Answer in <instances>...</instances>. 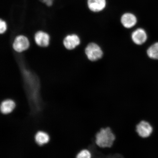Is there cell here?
<instances>
[{
	"mask_svg": "<svg viewBox=\"0 0 158 158\" xmlns=\"http://www.w3.org/2000/svg\"><path fill=\"white\" fill-rule=\"evenodd\" d=\"M116 139L115 134L110 127H102L95 136V143L101 148H110L113 146Z\"/></svg>",
	"mask_w": 158,
	"mask_h": 158,
	"instance_id": "6da1fadb",
	"label": "cell"
},
{
	"mask_svg": "<svg viewBox=\"0 0 158 158\" xmlns=\"http://www.w3.org/2000/svg\"><path fill=\"white\" fill-rule=\"evenodd\" d=\"M88 58L90 61H96L101 58L103 52L100 47L94 43H90L86 47L85 50Z\"/></svg>",
	"mask_w": 158,
	"mask_h": 158,
	"instance_id": "7a4b0ae2",
	"label": "cell"
},
{
	"mask_svg": "<svg viewBox=\"0 0 158 158\" xmlns=\"http://www.w3.org/2000/svg\"><path fill=\"white\" fill-rule=\"evenodd\" d=\"M135 131L140 137L146 138L151 136L153 128L149 122L145 120H141L136 125Z\"/></svg>",
	"mask_w": 158,
	"mask_h": 158,
	"instance_id": "3957f363",
	"label": "cell"
},
{
	"mask_svg": "<svg viewBox=\"0 0 158 158\" xmlns=\"http://www.w3.org/2000/svg\"><path fill=\"white\" fill-rule=\"evenodd\" d=\"M30 45L28 39L24 35H19L15 39L13 47L14 50L18 52H21L29 48Z\"/></svg>",
	"mask_w": 158,
	"mask_h": 158,
	"instance_id": "277c9868",
	"label": "cell"
},
{
	"mask_svg": "<svg viewBox=\"0 0 158 158\" xmlns=\"http://www.w3.org/2000/svg\"><path fill=\"white\" fill-rule=\"evenodd\" d=\"M80 40L77 35L75 34L67 35L64 39V44L67 49L72 50L80 44Z\"/></svg>",
	"mask_w": 158,
	"mask_h": 158,
	"instance_id": "5b68a950",
	"label": "cell"
},
{
	"mask_svg": "<svg viewBox=\"0 0 158 158\" xmlns=\"http://www.w3.org/2000/svg\"><path fill=\"white\" fill-rule=\"evenodd\" d=\"M131 37L132 40L135 44L141 45L147 40V35L144 29L138 28L132 33Z\"/></svg>",
	"mask_w": 158,
	"mask_h": 158,
	"instance_id": "8992f818",
	"label": "cell"
},
{
	"mask_svg": "<svg viewBox=\"0 0 158 158\" xmlns=\"http://www.w3.org/2000/svg\"><path fill=\"white\" fill-rule=\"evenodd\" d=\"M35 43L41 47H47L48 46L50 41V37L48 34L44 31H37L35 35Z\"/></svg>",
	"mask_w": 158,
	"mask_h": 158,
	"instance_id": "52a82bcc",
	"label": "cell"
},
{
	"mask_svg": "<svg viewBox=\"0 0 158 158\" xmlns=\"http://www.w3.org/2000/svg\"><path fill=\"white\" fill-rule=\"evenodd\" d=\"M89 9L94 12H98L104 10L106 7V0H88Z\"/></svg>",
	"mask_w": 158,
	"mask_h": 158,
	"instance_id": "ba28073f",
	"label": "cell"
},
{
	"mask_svg": "<svg viewBox=\"0 0 158 158\" xmlns=\"http://www.w3.org/2000/svg\"><path fill=\"white\" fill-rule=\"evenodd\" d=\"M121 22L126 28H130L135 25L137 23V19L133 14L126 13L122 16Z\"/></svg>",
	"mask_w": 158,
	"mask_h": 158,
	"instance_id": "9c48e42d",
	"label": "cell"
},
{
	"mask_svg": "<svg viewBox=\"0 0 158 158\" xmlns=\"http://www.w3.org/2000/svg\"><path fill=\"white\" fill-rule=\"evenodd\" d=\"M15 107V102L13 100H5L2 102L1 106V111L3 114H9L12 111Z\"/></svg>",
	"mask_w": 158,
	"mask_h": 158,
	"instance_id": "30bf717a",
	"label": "cell"
},
{
	"mask_svg": "<svg viewBox=\"0 0 158 158\" xmlns=\"http://www.w3.org/2000/svg\"><path fill=\"white\" fill-rule=\"evenodd\" d=\"M49 138L48 134L44 132L40 131L35 136V140L39 145H42L49 141Z\"/></svg>",
	"mask_w": 158,
	"mask_h": 158,
	"instance_id": "8fae6325",
	"label": "cell"
},
{
	"mask_svg": "<svg viewBox=\"0 0 158 158\" xmlns=\"http://www.w3.org/2000/svg\"><path fill=\"white\" fill-rule=\"evenodd\" d=\"M147 53L149 58L158 60V42L149 47L148 49Z\"/></svg>",
	"mask_w": 158,
	"mask_h": 158,
	"instance_id": "7c38bea8",
	"label": "cell"
},
{
	"mask_svg": "<svg viewBox=\"0 0 158 158\" xmlns=\"http://www.w3.org/2000/svg\"><path fill=\"white\" fill-rule=\"evenodd\" d=\"M92 157V153L89 150L83 149L77 154V158H90Z\"/></svg>",
	"mask_w": 158,
	"mask_h": 158,
	"instance_id": "4fadbf2b",
	"label": "cell"
},
{
	"mask_svg": "<svg viewBox=\"0 0 158 158\" xmlns=\"http://www.w3.org/2000/svg\"><path fill=\"white\" fill-rule=\"evenodd\" d=\"M7 26L6 23L3 20L1 19L0 21V33L3 34L6 31Z\"/></svg>",
	"mask_w": 158,
	"mask_h": 158,
	"instance_id": "5bb4252c",
	"label": "cell"
},
{
	"mask_svg": "<svg viewBox=\"0 0 158 158\" xmlns=\"http://www.w3.org/2000/svg\"><path fill=\"white\" fill-rule=\"evenodd\" d=\"M41 1L44 3L47 6H52L54 0H41Z\"/></svg>",
	"mask_w": 158,
	"mask_h": 158,
	"instance_id": "9a60e30c",
	"label": "cell"
}]
</instances>
